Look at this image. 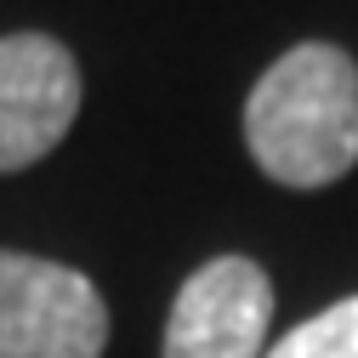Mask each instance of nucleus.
<instances>
[{
	"mask_svg": "<svg viewBox=\"0 0 358 358\" xmlns=\"http://www.w3.org/2000/svg\"><path fill=\"white\" fill-rule=\"evenodd\" d=\"M245 148L285 188H330L358 165V63L341 46H290L245 103Z\"/></svg>",
	"mask_w": 358,
	"mask_h": 358,
	"instance_id": "nucleus-1",
	"label": "nucleus"
},
{
	"mask_svg": "<svg viewBox=\"0 0 358 358\" xmlns=\"http://www.w3.org/2000/svg\"><path fill=\"white\" fill-rule=\"evenodd\" d=\"M108 307L63 262L0 250V358H103Z\"/></svg>",
	"mask_w": 358,
	"mask_h": 358,
	"instance_id": "nucleus-2",
	"label": "nucleus"
},
{
	"mask_svg": "<svg viewBox=\"0 0 358 358\" xmlns=\"http://www.w3.org/2000/svg\"><path fill=\"white\" fill-rule=\"evenodd\" d=\"M273 285L250 256H216L176 290L165 319V358H262Z\"/></svg>",
	"mask_w": 358,
	"mask_h": 358,
	"instance_id": "nucleus-3",
	"label": "nucleus"
},
{
	"mask_svg": "<svg viewBox=\"0 0 358 358\" xmlns=\"http://www.w3.org/2000/svg\"><path fill=\"white\" fill-rule=\"evenodd\" d=\"M80 114V69L52 34L0 40V171L46 159Z\"/></svg>",
	"mask_w": 358,
	"mask_h": 358,
	"instance_id": "nucleus-4",
	"label": "nucleus"
},
{
	"mask_svg": "<svg viewBox=\"0 0 358 358\" xmlns=\"http://www.w3.org/2000/svg\"><path fill=\"white\" fill-rule=\"evenodd\" d=\"M262 358H358V296L313 313L285 341H273Z\"/></svg>",
	"mask_w": 358,
	"mask_h": 358,
	"instance_id": "nucleus-5",
	"label": "nucleus"
}]
</instances>
